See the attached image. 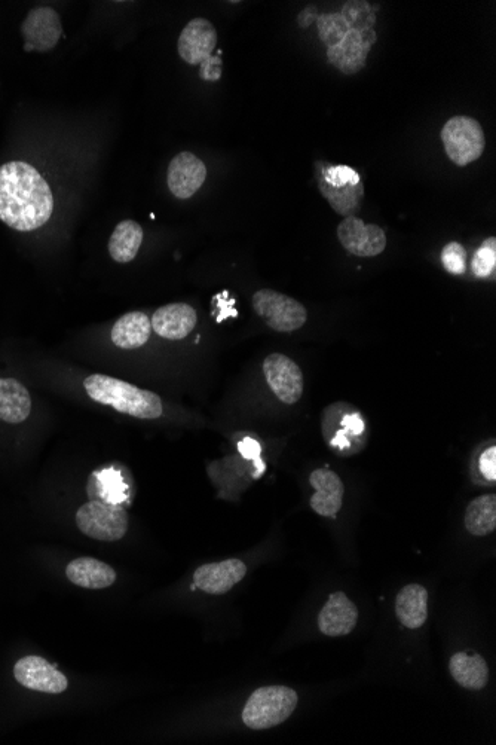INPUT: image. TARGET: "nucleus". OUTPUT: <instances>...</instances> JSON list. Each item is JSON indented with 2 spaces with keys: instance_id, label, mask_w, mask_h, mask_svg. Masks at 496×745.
I'll use <instances>...</instances> for the list:
<instances>
[{
  "instance_id": "obj_1",
  "label": "nucleus",
  "mask_w": 496,
  "mask_h": 745,
  "mask_svg": "<svg viewBox=\"0 0 496 745\" xmlns=\"http://www.w3.org/2000/svg\"><path fill=\"white\" fill-rule=\"evenodd\" d=\"M54 212V195L42 174L24 161L0 166V221L12 230H39Z\"/></svg>"
},
{
  "instance_id": "obj_2",
  "label": "nucleus",
  "mask_w": 496,
  "mask_h": 745,
  "mask_svg": "<svg viewBox=\"0 0 496 745\" xmlns=\"http://www.w3.org/2000/svg\"><path fill=\"white\" fill-rule=\"evenodd\" d=\"M84 387L93 401L110 406L131 417L156 420L164 411L158 395L149 390L139 389L118 378L107 377L103 374L90 375L85 378Z\"/></svg>"
},
{
  "instance_id": "obj_3",
  "label": "nucleus",
  "mask_w": 496,
  "mask_h": 745,
  "mask_svg": "<svg viewBox=\"0 0 496 745\" xmlns=\"http://www.w3.org/2000/svg\"><path fill=\"white\" fill-rule=\"evenodd\" d=\"M298 693L286 686H266L248 698L243 722L253 731H265L286 722L298 707Z\"/></svg>"
},
{
  "instance_id": "obj_4",
  "label": "nucleus",
  "mask_w": 496,
  "mask_h": 745,
  "mask_svg": "<svg viewBox=\"0 0 496 745\" xmlns=\"http://www.w3.org/2000/svg\"><path fill=\"white\" fill-rule=\"evenodd\" d=\"M318 188L336 213L351 218L360 210L364 186L360 174L348 166L317 163Z\"/></svg>"
},
{
  "instance_id": "obj_5",
  "label": "nucleus",
  "mask_w": 496,
  "mask_h": 745,
  "mask_svg": "<svg viewBox=\"0 0 496 745\" xmlns=\"http://www.w3.org/2000/svg\"><path fill=\"white\" fill-rule=\"evenodd\" d=\"M323 433L332 450L349 456L358 453L366 444V420L354 406L333 403L324 411Z\"/></svg>"
},
{
  "instance_id": "obj_6",
  "label": "nucleus",
  "mask_w": 496,
  "mask_h": 745,
  "mask_svg": "<svg viewBox=\"0 0 496 745\" xmlns=\"http://www.w3.org/2000/svg\"><path fill=\"white\" fill-rule=\"evenodd\" d=\"M76 525L91 539L116 542L127 534L130 518L124 506L90 500L76 512Z\"/></svg>"
},
{
  "instance_id": "obj_7",
  "label": "nucleus",
  "mask_w": 496,
  "mask_h": 745,
  "mask_svg": "<svg viewBox=\"0 0 496 745\" xmlns=\"http://www.w3.org/2000/svg\"><path fill=\"white\" fill-rule=\"evenodd\" d=\"M447 157L459 167L468 166L482 157L486 137L482 125L470 116H453L442 130Z\"/></svg>"
},
{
  "instance_id": "obj_8",
  "label": "nucleus",
  "mask_w": 496,
  "mask_h": 745,
  "mask_svg": "<svg viewBox=\"0 0 496 745\" xmlns=\"http://www.w3.org/2000/svg\"><path fill=\"white\" fill-rule=\"evenodd\" d=\"M253 308L269 328L283 334L298 331L308 320V311L296 299L272 289L253 295Z\"/></svg>"
},
{
  "instance_id": "obj_9",
  "label": "nucleus",
  "mask_w": 496,
  "mask_h": 745,
  "mask_svg": "<svg viewBox=\"0 0 496 745\" xmlns=\"http://www.w3.org/2000/svg\"><path fill=\"white\" fill-rule=\"evenodd\" d=\"M268 386L281 402L295 405L303 395V374L298 363L281 353L269 354L263 362Z\"/></svg>"
},
{
  "instance_id": "obj_10",
  "label": "nucleus",
  "mask_w": 496,
  "mask_h": 745,
  "mask_svg": "<svg viewBox=\"0 0 496 745\" xmlns=\"http://www.w3.org/2000/svg\"><path fill=\"white\" fill-rule=\"evenodd\" d=\"M21 33L26 53H47L58 44L63 35L60 15L48 6L32 9L21 26Z\"/></svg>"
},
{
  "instance_id": "obj_11",
  "label": "nucleus",
  "mask_w": 496,
  "mask_h": 745,
  "mask_svg": "<svg viewBox=\"0 0 496 745\" xmlns=\"http://www.w3.org/2000/svg\"><path fill=\"white\" fill-rule=\"evenodd\" d=\"M338 237L342 246L351 255L373 258L381 255L387 247V235L378 225H366L357 216L345 218L339 224Z\"/></svg>"
},
{
  "instance_id": "obj_12",
  "label": "nucleus",
  "mask_w": 496,
  "mask_h": 745,
  "mask_svg": "<svg viewBox=\"0 0 496 745\" xmlns=\"http://www.w3.org/2000/svg\"><path fill=\"white\" fill-rule=\"evenodd\" d=\"M14 677L24 688L58 695L69 686L66 676L41 656H26L14 667Z\"/></svg>"
},
{
  "instance_id": "obj_13",
  "label": "nucleus",
  "mask_w": 496,
  "mask_h": 745,
  "mask_svg": "<svg viewBox=\"0 0 496 745\" xmlns=\"http://www.w3.org/2000/svg\"><path fill=\"white\" fill-rule=\"evenodd\" d=\"M376 39L378 38L373 29L361 30V32L349 30L341 44L327 51L329 63L345 75H355L366 66L367 56H369L370 48L375 45Z\"/></svg>"
},
{
  "instance_id": "obj_14",
  "label": "nucleus",
  "mask_w": 496,
  "mask_h": 745,
  "mask_svg": "<svg viewBox=\"0 0 496 745\" xmlns=\"http://www.w3.org/2000/svg\"><path fill=\"white\" fill-rule=\"evenodd\" d=\"M207 177V167L192 152L176 155L168 167L167 183L171 194L179 200H188L201 188Z\"/></svg>"
},
{
  "instance_id": "obj_15",
  "label": "nucleus",
  "mask_w": 496,
  "mask_h": 745,
  "mask_svg": "<svg viewBox=\"0 0 496 745\" xmlns=\"http://www.w3.org/2000/svg\"><path fill=\"white\" fill-rule=\"evenodd\" d=\"M217 45V32L205 18H194L186 24L177 42L179 56L188 64L197 66L213 56Z\"/></svg>"
},
{
  "instance_id": "obj_16",
  "label": "nucleus",
  "mask_w": 496,
  "mask_h": 745,
  "mask_svg": "<svg viewBox=\"0 0 496 745\" xmlns=\"http://www.w3.org/2000/svg\"><path fill=\"white\" fill-rule=\"evenodd\" d=\"M197 311L189 304L177 302L158 308L152 316V329L161 338L170 341L185 340L197 326Z\"/></svg>"
},
{
  "instance_id": "obj_17",
  "label": "nucleus",
  "mask_w": 496,
  "mask_h": 745,
  "mask_svg": "<svg viewBox=\"0 0 496 745\" xmlns=\"http://www.w3.org/2000/svg\"><path fill=\"white\" fill-rule=\"evenodd\" d=\"M247 567L240 560L204 564L194 573V583L201 591L211 595H222L231 591L246 576Z\"/></svg>"
},
{
  "instance_id": "obj_18",
  "label": "nucleus",
  "mask_w": 496,
  "mask_h": 745,
  "mask_svg": "<svg viewBox=\"0 0 496 745\" xmlns=\"http://www.w3.org/2000/svg\"><path fill=\"white\" fill-rule=\"evenodd\" d=\"M309 484L315 490L311 497V508L318 515L333 518L344 505L345 488L341 478L330 469H317L309 476Z\"/></svg>"
},
{
  "instance_id": "obj_19",
  "label": "nucleus",
  "mask_w": 496,
  "mask_h": 745,
  "mask_svg": "<svg viewBox=\"0 0 496 745\" xmlns=\"http://www.w3.org/2000/svg\"><path fill=\"white\" fill-rule=\"evenodd\" d=\"M358 621V610L355 604L344 594L335 592L330 595L326 606L318 616V627L324 635L342 637L354 630Z\"/></svg>"
},
{
  "instance_id": "obj_20",
  "label": "nucleus",
  "mask_w": 496,
  "mask_h": 745,
  "mask_svg": "<svg viewBox=\"0 0 496 745\" xmlns=\"http://www.w3.org/2000/svg\"><path fill=\"white\" fill-rule=\"evenodd\" d=\"M90 500H101L110 505H125L130 502V485L125 481L121 470L115 467L94 472L88 481Z\"/></svg>"
},
{
  "instance_id": "obj_21",
  "label": "nucleus",
  "mask_w": 496,
  "mask_h": 745,
  "mask_svg": "<svg viewBox=\"0 0 496 745\" xmlns=\"http://www.w3.org/2000/svg\"><path fill=\"white\" fill-rule=\"evenodd\" d=\"M66 576L73 585L85 589H104L116 582V573L109 564L96 558H76L67 564Z\"/></svg>"
},
{
  "instance_id": "obj_22",
  "label": "nucleus",
  "mask_w": 496,
  "mask_h": 745,
  "mask_svg": "<svg viewBox=\"0 0 496 745\" xmlns=\"http://www.w3.org/2000/svg\"><path fill=\"white\" fill-rule=\"evenodd\" d=\"M32 412L29 390L14 378H0V420L20 424Z\"/></svg>"
},
{
  "instance_id": "obj_23",
  "label": "nucleus",
  "mask_w": 496,
  "mask_h": 745,
  "mask_svg": "<svg viewBox=\"0 0 496 745\" xmlns=\"http://www.w3.org/2000/svg\"><path fill=\"white\" fill-rule=\"evenodd\" d=\"M398 621L409 630H418L427 622L428 592L424 586L407 585L398 592L396 598Z\"/></svg>"
},
{
  "instance_id": "obj_24",
  "label": "nucleus",
  "mask_w": 496,
  "mask_h": 745,
  "mask_svg": "<svg viewBox=\"0 0 496 745\" xmlns=\"http://www.w3.org/2000/svg\"><path fill=\"white\" fill-rule=\"evenodd\" d=\"M152 332V323L148 314L133 311L124 314L112 328L113 344L121 350H137L148 343Z\"/></svg>"
},
{
  "instance_id": "obj_25",
  "label": "nucleus",
  "mask_w": 496,
  "mask_h": 745,
  "mask_svg": "<svg viewBox=\"0 0 496 745\" xmlns=\"http://www.w3.org/2000/svg\"><path fill=\"white\" fill-rule=\"evenodd\" d=\"M450 673L462 688L482 690L488 685L489 670L485 659L480 655H467L459 652L450 659Z\"/></svg>"
},
{
  "instance_id": "obj_26",
  "label": "nucleus",
  "mask_w": 496,
  "mask_h": 745,
  "mask_svg": "<svg viewBox=\"0 0 496 745\" xmlns=\"http://www.w3.org/2000/svg\"><path fill=\"white\" fill-rule=\"evenodd\" d=\"M143 243V228L134 221L119 222L109 240V253L118 264L136 259Z\"/></svg>"
},
{
  "instance_id": "obj_27",
  "label": "nucleus",
  "mask_w": 496,
  "mask_h": 745,
  "mask_svg": "<svg viewBox=\"0 0 496 745\" xmlns=\"http://www.w3.org/2000/svg\"><path fill=\"white\" fill-rule=\"evenodd\" d=\"M465 528L473 536L483 537L491 534L496 528V496L486 494L477 497L465 511Z\"/></svg>"
},
{
  "instance_id": "obj_28",
  "label": "nucleus",
  "mask_w": 496,
  "mask_h": 745,
  "mask_svg": "<svg viewBox=\"0 0 496 745\" xmlns=\"http://www.w3.org/2000/svg\"><path fill=\"white\" fill-rule=\"evenodd\" d=\"M341 15L347 21L349 30H357V32L372 29L376 21L372 6L369 5V2H363V0H352V2L345 3Z\"/></svg>"
},
{
  "instance_id": "obj_29",
  "label": "nucleus",
  "mask_w": 496,
  "mask_h": 745,
  "mask_svg": "<svg viewBox=\"0 0 496 745\" xmlns=\"http://www.w3.org/2000/svg\"><path fill=\"white\" fill-rule=\"evenodd\" d=\"M317 26L321 41L329 48L341 44L342 39L349 32L347 21L341 14L318 15Z\"/></svg>"
},
{
  "instance_id": "obj_30",
  "label": "nucleus",
  "mask_w": 496,
  "mask_h": 745,
  "mask_svg": "<svg viewBox=\"0 0 496 745\" xmlns=\"http://www.w3.org/2000/svg\"><path fill=\"white\" fill-rule=\"evenodd\" d=\"M496 265V240L495 237L488 238L482 246L477 249L473 258V271L479 279H488L495 271Z\"/></svg>"
},
{
  "instance_id": "obj_31",
  "label": "nucleus",
  "mask_w": 496,
  "mask_h": 745,
  "mask_svg": "<svg viewBox=\"0 0 496 745\" xmlns=\"http://www.w3.org/2000/svg\"><path fill=\"white\" fill-rule=\"evenodd\" d=\"M442 264L447 273L461 276L467 270V252L462 244L452 241L442 252Z\"/></svg>"
},
{
  "instance_id": "obj_32",
  "label": "nucleus",
  "mask_w": 496,
  "mask_h": 745,
  "mask_svg": "<svg viewBox=\"0 0 496 745\" xmlns=\"http://www.w3.org/2000/svg\"><path fill=\"white\" fill-rule=\"evenodd\" d=\"M199 66H201L199 75H201L204 81L216 82L222 78L223 61L219 56H211L204 63L199 64Z\"/></svg>"
},
{
  "instance_id": "obj_33",
  "label": "nucleus",
  "mask_w": 496,
  "mask_h": 745,
  "mask_svg": "<svg viewBox=\"0 0 496 745\" xmlns=\"http://www.w3.org/2000/svg\"><path fill=\"white\" fill-rule=\"evenodd\" d=\"M480 472L488 481H496V448L491 447L482 454L479 461Z\"/></svg>"
},
{
  "instance_id": "obj_34",
  "label": "nucleus",
  "mask_w": 496,
  "mask_h": 745,
  "mask_svg": "<svg viewBox=\"0 0 496 745\" xmlns=\"http://www.w3.org/2000/svg\"><path fill=\"white\" fill-rule=\"evenodd\" d=\"M238 450H240V453L243 454L246 459H251L254 461L259 460L260 456V445L257 444L254 439H244V441H241L240 444H238Z\"/></svg>"
},
{
  "instance_id": "obj_35",
  "label": "nucleus",
  "mask_w": 496,
  "mask_h": 745,
  "mask_svg": "<svg viewBox=\"0 0 496 745\" xmlns=\"http://www.w3.org/2000/svg\"><path fill=\"white\" fill-rule=\"evenodd\" d=\"M317 18V8H315V6H306V8L303 9V11L299 14V26L302 27V29H306V27H309L312 23H315V21H317Z\"/></svg>"
}]
</instances>
